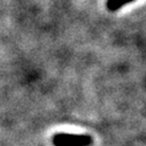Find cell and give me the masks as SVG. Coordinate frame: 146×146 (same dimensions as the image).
Masks as SVG:
<instances>
[{
    "label": "cell",
    "instance_id": "cell-1",
    "mask_svg": "<svg viewBox=\"0 0 146 146\" xmlns=\"http://www.w3.org/2000/svg\"><path fill=\"white\" fill-rule=\"evenodd\" d=\"M54 146H90L93 139L90 135L77 133H56L52 138Z\"/></svg>",
    "mask_w": 146,
    "mask_h": 146
},
{
    "label": "cell",
    "instance_id": "cell-2",
    "mask_svg": "<svg viewBox=\"0 0 146 146\" xmlns=\"http://www.w3.org/2000/svg\"><path fill=\"white\" fill-rule=\"evenodd\" d=\"M131 1H133V0H107L106 7L111 12H115V11L120 9L122 6H124Z\"/></svg>",
    "mask_w": 146,
    "mask_h": 146
}]
</instances>
